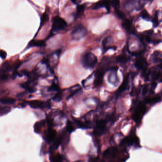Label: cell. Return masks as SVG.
Instances as JSON below:
<instances>
[{"instance_id": "6da1fadb", "label": "cell", "mask_w": 162, "mask_h": 162, "mask_svg": "<svg viewBox=\"0 0 162 162\" xmlns=\"http://www.w3.org/2000/svg\"><path fill=\"white\" fill-rule=\"evenodd\" d=\"M114 119V115L111 114L106 116L104 119L97 121L94 130L95 134L101 136L104 134L108 129V124L113 123Z\"/></svg>"}, {"instance_id": "7a4b0ae2", "label": "cell", "mask_w": 162, "mask_h": 162, "mask_svg": "<svg viewBox=\"0 0 162 162\" xmlns=\"http://www.w3.org/2000/svg\"><path fill=\"white\" fill-rule=\"evenodd\" d=\"M97 63V57L93 53L88 52L83 56L82 64L85 69H92Z\"/></svg>"}, {"instance_id": "3957f363", "label": "cell", "mask_w": 162, "mask_h": 162, "mask_svg": "<svg viewBox=\"0 0 162 162\" xmlns=\"http://www.w3.org/2000/svg\"><path fill=\"white\" fill-rule=\"evenodd\" d=\"M147 112V108L145 103H138L136 105L134 112L132 115V118L137 124L140 123L143 117Z\"/></svg>"}, {"instance_id": "277c9868", "label": "cell", "mask_w": 162, "mask_h": 162, "mask_svg": "<svg viewBox=\"0 0 162 162\" xmlns=\"http://www.w3.org/2000/svg\"><path fill=\"white\" fill-rule=\"evenodd\" d=\"M88 33V30L82 24L80 23L75 27L71 33V36L73 40L78 41L84 38Z\"/></svg>"}, {"instance_id": "5b68a950", "label": "cell", "mask_w": 162, "mask_h": 162, "mask_svg": "<svg viewBox=\"0 0 162 162\" xmlns=\"http://www.w3.org/2000/svg\"><path fill=\"white\" fill-rule=\"evenodd\" d=\"M67 26L66 21L62 18L56 16L53 19L52 31L54 32H58L63 31Z\"/></svg>"}, {"instance_id": "8992f818", "label": "cell", "mask_w": 162, "mask_h": 162, "mask_svg": "<svg viewBox=\"0 0 162 162\" xmlns=\"http://www.w3.org/2000/svg\"><path fill=\"white\" fill-rule=\"evenodd\" d=\"M121 145L124 146H132L136 148H139V140L137 136L131 135L125 137L121 141Z\"/></svg>"}, {"instance_id": "52a82bcc", "label": "cell", "mask_w": 162, "mask_h": 162, "mask_svg": "<svg viewBox=\"0 0 162 162\" xmlns=\"http://www.w3.org/2000/svg\"><path fill=\"white\" fill-rule=\"evenodd\" d=\"M106 69L103 67H101L98 69L95 73V78L94 84L95 86H98L102 84L103 77L105 74Z\"/></svg>"}, {"instance_id": "ba28073f", "label": "cell", "mask_w": 162, "mask_h": 162, "mask_svg": "<svg viewBox=\"0 0 162 162\" xmlns=\"http://www.w3.org/2000/svg\"><path fill=\"white\" fill-rule=\"evenodd\" d=\"M118 69V67L117 66L114 67L111 69L110 74L108 75V81L112 84L117 86L119 82V78L117 76V71Z\"/></svg>"}, {"instance_id": "9c48e42d", "label": "cell", "mask_w": 162, "mask_h": 162, "mask_svg": "<svg viewBox=\"0 0 162 162\" xmlns=\"http://www.w3.org/2000/svg\"><path fill=\"white\" fill-rule=\"evenodd\" d=\"M135 65L137 69L143 71L146 70L148 66V62L145 58L142 56H138L136 59Z\"/></svg>"}, {"instance_id": "30bf717a", "label": "cell", "mask_w": 162, "mask_h": 162, "mask_svg": "<svg viewBox=\"0 0 162 162\" xmlns=\"http://www.w3.org/2000/svg\"><path fill=\"white\" fill-rule=\"evenodd\" d=\"M29 105L31 108L34 109H38V108L43 109L49 106V104L48 103L40 101L38 100H34L30 101L29 102Z\"/></svg>"}, {"instance_id": "8fae6325", "label": "cell", "mask_w": 162, "mask_h": 162, "mask_svg": "<svg viewBox=\"0 0 162 162\" xmlns=\"http://www.w3.org/2000/svg\"><path fill=\"white\" fill-rule=\"evenodd\" d=\"M110 1H99L96 3V4H94V5L92 7V9L93 10H98L100 8L105 7L106 8L108 12H109L110 10Z\"/></svg>"}, {"instance_id": "7c38bea8", "label": "cell", "mask_w": 162, "mask_h": 162, "mask_svg": "<svg viewBox=\"0 0 162 162\" xmlns=\"http://www.w3.org/2000/svg\"><path fill=\"white\" fill-rule=\"evenodd\" d=\"M129 84V77L127 76L125 80H124L123 82L120 85L119 88L117 91V94L118 95L123 93L124 91H125L126 90L128 89V86Z\"/></svg>"}, {"instance_id": "4fadbf2b", "label": "cell", "mask_w": 162, "mask_h": 162, "mask_svg": "<svg viewBox=\"0 0 162 162\" xmlns=\"http://www.w3.org/2000/svg\"><path fill=\"white\" fill-rule=\"evenodd\" d=\"M151 60L154 63L162 62V54L160 51H156L151 56Z\"/></svg>"}, {"instance_id": "5bb4252c", "label": "cell", "mask_w": 162, "mask_h": 162, "mask_svg": "<svg viewBox=\"0 0 162 162\" xmlns=\"http://www.w3.org/2000/svg\"><path fill=\"white\" fill-rule=\"evenodd\" d=\"M56 132L55 130L52 128H50L48 130L47 134V140L48 142H51L52 141H54L55 139L56 138Z\"/></svg>"}, {"instance_id": "9a60e30c", "label": "cell", "mask_w": 162, "mask_h": 162, "mask_svg": "<svg viewBox=\"0 0 162 162\" xmlns=\"http://www.w3.org/2000/svg\"><path fill=\"white\" fill-rule=\"evenodd\" d=\"M122 26L124 29L129 33H134V31L132 28V22L130 20L125 19L123 23Z\"/></svg>"}, {"instance_id": "2e32d148", "label": "cell", "mask_w": 162, "mask_h": 162, "mask_svg": "<svg viewBox=\"0 0 162 162\" xmlns=\"http://www.w3.org/2000/svg\"><path fill=\"white\" fill-rule=\"evenodd\" d=\"M45 42L43 40H32L30 42L28 46L32 47H44L45 46Z\"/></svg>"}, {"instance_id": "e0dca14e", "label": "cell", "mask_w": 162, "mask_h": 162, "mask_svg": "<svg viewBox=\"0 0 162 162\" xmlns=\"http://www.w3.org/2000/svg\"><path fill=\"white\" fill-rule=\"evenodd\" d=\"M85 6L86 4H84L78 5L77 6V12L75 13L74 15L75 19H77L78 18L80 17L82 14L85 9Z\"/></svg>"}, {"instance_id": "ac0fdd59", "label": "cell", "mask_w": 162, "mask_h": 162, "mask_svg": "<svg viewBox=\"0 0 162 162\" xmlns=\"http://www.w3.org/2000/svg\"><path fill=\"white\" fill-rule=\"evenodd\" d=\"M15 102L14 98L9 97H4L0 100V102L3 105H12Z\"/></svg>"}, {"instance_id": "d6986e66", "label": "cell", "mask_w": 162, "mask_h": 162, "mask_svg": "<svg viewBox=\"0 0 162 162\" xmlns=\"http://www.w3.org/2000/svg\"><path fill=\"white\" fill-rule=\"evenodd\" d=\"M129 61V58L123 55H119L116 58V61L120 64H125Z\"/></svg>"}, {"instance_id": "ffe728a7", "label": "cell", "mask_w": 162, "mask_h": 162, "mask_svg": "<svg viewBox=\"0 0 162 162\" xmlns=\"http://www.w3.org/2000/svg\"><path fill=\"white\" fill-rule=\"evenodd\" d=\"M136 3L135 1H126L124 3V7L126 10H131L132 8L134 6Z\"/></svg>"}, {"instance_id": "44dd1931", "label": "cell", "mask_w": 162, "mask_h": 162, "mask_svg": "<svg viewBox=\"0 0 162 162\" xmlns=\"http://www.w3.org/2000/svg\"><path fill=\"white\" fill-rule=\"evenodd\" d=\"M141 17L142 18L143 20H146L148 21H151V17L149 15L148 12L146 11V10H143L140 14Z\"/></svg>"}, {"instance_id": "7402d4cb", "label": "cell", "mask_w": 162, "mask_h": 162, "mask_svg": "<svg viewBox=\"0 0 162 162\" xmlns=\"http://www.w3.org/2000/svg\"><path fill=\"white\" fill-rule=\"evenodd\" d=\"M11 108L9 106H0V116H3L8 114L11 111Z\"/></svg>"}, {"instance_id": "603a6c76", "label": "cell", "mask_w": 162, "mask_h": 162, "mask_svg": "<svg viewBox=\"0 0 162 162\" xmlns=\"http://www.w3.org/2000/svg\"><path fill=\"white\" fill-rule=\"evenodd\" d=\"M62 138L61 137H59L58 139L55 140L51 148V151H53V150L57 149L62 142Z\"/></svg>"}, {"instance_id": "cb8c5ba5", "label": "cell", "mask_w": 162, "mask_h": 162, "mask_svg": "<svg viewBox=\"0 0 162 162\" xmlns=\"http://www.w3.org/2000/svg\"><path fill=\"white\" fill-rule=\"evenodd\" d=\"M45 124L44 121H41L36 123L34 126V131L37 133H39L41 131V128Z\"/></svg>"}, {"instance_id": "d4e9b609", "label": "cell", "mask_w": 162, "mask_h": 162, "mask_svg": "<svg viewBox=\"0 0 162 162\" xmlns=\"http://www.w3.org/2000/svg\"><path fill=\"white\" fill-rule=\"evenodd\" d=\"M112 41V38L111 36H108V37L105 38V39L103 41L102 43L103 48V50H105L106 49V48L107 47V45L108 43H110Z\"/></svg>"}, {"instance_id": "484cf974", "label": "cell", "mask_w": 162, "mask_h": 162, "mask_svg": "<svg viewBox=\"0 0 162 162\" xmlns=\"http://www.w3.org/2000/svg\"><path fill=\"white\" fill-rule=\"evenodd\" d=\"M50 160L51 162H62L63 158L60 154H57L56 156H51L50 157Z\"/></svg>"}, {"instance_id": "4316f807", "label": "cell", "mask_w": 162, "mask_h": 162, "mask_svg": "<svg viewBox=\"0 0 162 162\" xmlns=\"http://www.w3.org/2000/svg\"><path fill=\"white\" fill-rule=\"evenodd\" d=\"M158 14H159V12L158 11H157L155 13H154V17L153 18L152 21L153 23V27L154 28H156L159 25V20H158Z\"/></svg>"}, {"instance_id": "83f0119b", "label": "cell", "mask_w": 162, "mask_h": 162, "mask_svg": "<svg viewBox=\"0 0 162 162\" xmlns=\"http://www.w3.org/2000/svg\"><path fill=\"white\" fill-rule=\"evenodd\" d=\"M49 20V17L48 14L46 13H43L41 17V26L43 25L44 23L47 22Z\"/></svg>"}, {"instance_id": "f1b7e54d", "label": "cell", "mask_w": 162, "mask_h": 162, "mask_svg": "<svg viewBox=\"0 0 162 162\" xmlns=\"http://www.w3.org/2000/svg\"><path fill=\"white\" fill-rule=\"evenodd\" d=\"M110 4H111L112 6L114 8L115 10H119L120 1H110Z\"/></svg>"}, {"instance_id": "f546056e", "label": "cell", "mask_w": 162, "mask_h": 162, "mask_svg": "<svg viewBox=\"0 0 162 162\" xmlns=\"http://www.w3.org/2000/svg\"><path fill=\"white\" fill-rule=\"evenodd\" d=\"M53 101L55 102H60L62 100V93L61 92H58L56 94H55L53 98Z\"/></svg>"}, {"instance_id": "4dcf8cb0", "label": "cell", "mask_w": 162, "mask_h": 162, "mask_svg": "<svg viewBox=\"0 0 162 162\" xmlns=\"http://www.w3.org/2000/svg\"><path fill=\"white\" fill-rule=\"evenodd\" d=\"M67 131L70 133L73 132V131H74V126H73L72 123L69 121H68L67 124Z\"/></svg>"}, {"instance_id": "1f68e13d", "label": "cell", "mask_w": 162, "mask_h": 162, "mask_svg": "<svg viewBox=\"0 0 162 162\" xmlns=\"http://www.w3.org/2000/svg\"><path fill=\"white\" fill-rule=\"evenodd\" d=\"M81 88L79 86V88H78L77 89H74V91H72L70 93V94L68 96V97H67V99L69 100V98H71V97H73V96L77 94L78 92L80 91H81Z\"/></svg>"}, {"instance_id": "d6a6232c", "label": "cell", "mask_w": 162, "mask_h": 162, "mask_svg": "<svg viewBox=\"0 0 162 162\" xmlns=\"http://www.w3.org/2000/svg\"><path fill=\"white\" fill-rule=\"evenodd\" d=\"M115 12H116L117 16H118V17L120 19H125V14H124L122 11H120L119 10H116V11H115Z\"/></svg>"}, {"instance_id": "836d02e7", "label": "cell", "mask_w": 162, "mask_h": 162, "mask_svg": "<svg viewBox=\"0 0 162 162\" xmlns=\"http://www.w3.org/2000/svg\"><path fill=\"white\" fill-rule=\"evenodd\" d=\"M59 89V87L57 84L53 83L51 86L49 88V91H58Z\"/></svg>"}, {"instance_id": "e575fe53", "label": "cell", "mask_w": 162, "mask_h": 162, "mask_svg": "<svg viewBox=\"0 0 162 162\" xmlns=\"http://www.w3.org/2000/svg\"><path fill=\"white\" fill-rule=\"evenodd\" d=\"M7 55V53L5 51L3 50H0V57L1 58H2L3 60H4L6 58Z\"/></svg>"}, {"instance_id": "d590c367", "label": "cell", "mask_w": 162, "mask_h": 162, "mask_svg": "<svg viewBox=\"0 0 162 162\" xmlns=\"http://www.w3.org/2000/svg\"><path fill=\"white\" fill-rule=\"evenodd\" d=\"M148 85H145L143 86V89L142 90V95L143 96H145L146 94V93H148Z\"/></svg>"}, {"instance_id": "8d00e7d4", "label": "cell", "mask_w": 162, "mask_h": 162, "mask_svg": "<svg viewBox=\"0 0 162 162\" xmlns=\"http://www.w3.org/2000/svg\"><path fill=\"white\" fill-rule=\"evenodd\" d=\"M8 77V75L6 74L5 73H4V74L1 75V77H0V78H1V80H5Z\"/></svg>"}, {"instance_id": "74e56055", "label": "cell", "mask_w": 162, "mask_h": 162, "mask_svg": "<svg viewBox=\"0 0 162 162\" xmlns=\"http://www.w3.org/2000/svg\"><path fill=\"white\" fill-rule=\"evenodd\" d=\"M83 162V161H77V162Z\"/></svg>"}, {"instance_id": "f35d334b", "label": "cell", "mask_w": 162, "mask_h": 162, "mask_svg": "<svg viewBox=\"0 0 162 162\" xmlns=\"http://www.w3.org/2000/svg\"><path fill=\"white\" fill-rule=\"evenodd\" d=\"M113 162V161H111V162Z\"/></svg>"}]
</instances>
